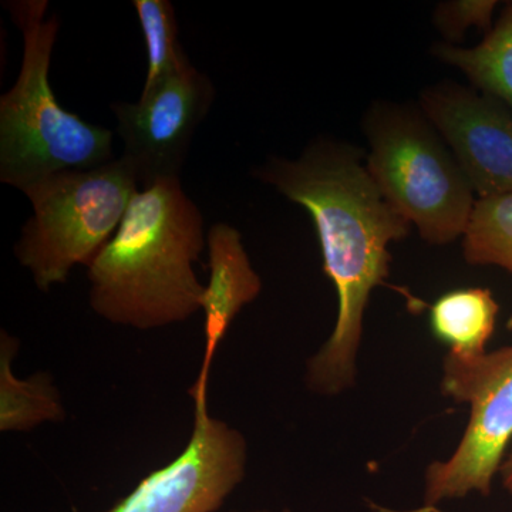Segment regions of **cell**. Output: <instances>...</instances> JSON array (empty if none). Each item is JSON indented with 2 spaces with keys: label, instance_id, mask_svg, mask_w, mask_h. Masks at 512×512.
Listing matches in <instances>:
<instances>
[{
  "label": "cell",
  "instance_id": "6da1fadb",
  "mask_svg": "<svg viewBox=\"0 0 512 512\" xmlns=\"http://www.w3.org/2000/svg\"><path fill=\"white\" fill-rule=\"evenodd\" d=\"M254 177L311 215L338 318L306 363L305 382L318 396H339L356 383L366 308L389 279L390 244L409 237L412 224L370 177L365 153L345 141L316 138L298 158L269 157Z\"/></svg>",
  "mask_w": 512,
  "mask_h": 512
},
{
  "label": "cell",
  "instance_id": "7a4b0ae2",
  "mask_svg": "<svg viewBox=\"0 0 512 512\" xmlns=\"http://www.w3.org/2000/svg\"><path fill=\"white\" fill-rule=\"evenodd\" d=\"M204 218L180 178L137 191L113 238L87 268L94 313L113 325L153 330L202 309L194 264L205 247Z\"/></svg>",
  "mask_w": 512,
  "mask_h": 512
},
{
  "label": "cell",
  "instance_id": "3957f363",
  "mask_svg": "<svg viewBox=\"0 0 512 512\" xmlns=\"http://www.w3.org/2000/svg\"><path fill=\"white\" fill-rule=\"evenodd\" d=\"M23 35V60L12 89L0 97V181L23 191L63 173L90 170L111 161L113 131L60 106L49 82L56 15L46 18V0L6 3Z\"/></svg>",
  "mask_w": 512,
  "mask_h": 512
},
{
  "label": "cell",
  "instance_id": "277c9868",
  "mask_svg": "<svg viewBox=\"0 0 512 512\" xmlns=\"http://www.w3.org/2000/svg\"><path fill=\"white\" fill-rule=\"evenodd\" d=\"M363 131L370 177L421 239L441 247L463 238L478 197L420 104L375 101Z\"/></svg>",
  "mask_w": 512,
  "mask_h": 512
},
{
  "label": "cell",
  "instance_id": "5b68a950",
  "mask_svg": "<svg viewBox=\"0 0 512 512\" xmlns=\"http://www.w3.org/2000/svg\"><path fill=\"white\" fill-rule=\"evenodd\" d=\"M140 191L123 158L90 170L63 171L23 190L33 215L15 245L19 264L42 292L62 285L77 265L89 268L119 229Z\"/></svg>",
  "mask_w": 512,
  "mask_h": 512
},
{
  "label": "cell",
  "instance_id": "8992f818",
  "mask_svg": "<svg viewBox=\"0 0 512 512\" xmlns=\"http://www.w3.org/2000/svg\"><path fill=\"white\" fill-rule=\"evenodd\" d=\"M440 387L448 399L468 404L470 416L454 453L427 467L423 505L413 512H433L444 501L473 493L491 494L512 440V346L474 359L447 353Z\"/></svg>",
  "mask_w": 512,
  "mask_h": 512
},
{
  "label": "cell",
  "instance_id": "52a82bcc",
  "mask_svg": "<svg viewBox=\"0 0 512 512\" xmlns=\"http://www.w3.org/2000/svg\"><path fill=\"white\" fill-rule=\"evenodd\" d=\"M244 434L194 404L190 441L167 466L148 473L131 493L101 512H217L247 476Z\"/></svg>",
  "mask_w": 512,
  "mask_h": 512
},
{
  "label": "cell",
  "instance_id": "ba28073f",
  "mask_svg": "<svg viewBox=\"0 0 512 512\" xmlns=\"http://www.w3.org/2000/svg\"><path fill=\"white\" fill-rule=\"evenodd\" d=\"M215 87L192 64L168 77L137 103H113L123 158L140 188L180 178L192 137L210 113Z\"/></svg>",
  "mask_w": 512,
  "mask_h": 512
},
{
  "label": "cell",
  "instance_id": "9c48e42d",
  "mask_svg": "<svg viewBox=\"0 0 512 512\" xmlns=\"http://www.w3.org/2000/svg\"><path fill=\"white\" fill-rule=\"evenodd\" d=\"M419 104L478 198L512 194V111L451 80L426 87Z\"/></svg>",
  "mask_w": 512,
  "mask_h": 512
},
{
  "label": "cell",
  "instance_id": "30bf717a",
  "mask_svg": "<svg viewBox=\"0 0 512 512\" xmlns=\"http://www.w3.org/2000/svg\"><path fill=\"white\" fill-rule=\"evenodd\" d=\"M210 281L202 296L204 356L190 396L194 404L208 403V382L215 352L239 312L258 298L262 279L242 244L241 232L225 222L212 225L207 235Z\"/></svg>",
  "mask_w": 512,
  "mask_h": 512
},
{
  "label": "cell",
  "instance_id": "8fae6325",
  "mask_svg": "<svg viewBox=\"0 0 512 512\" xmlns=\"http://www.w3.org/2000/svg\"><path fill=\"white\" fill-rule=\"evenodd\" d=\"M498 313L500 305L490 289H454L429 306L431 332L451 355L474 359L487 353Z\"/></svg>",
  "mask_w": 512,
  "mask_h": 512
},
{
  "label": "cell",
  "instance_id": "7c38bea8",
  "mask_svg": "<svg viewBox=\"0 0 512 512\" xmlns=\"http://www.w3.org/2000/svg\"><path fill=\"white\" fill-rule=\"evenodd\" d=\"M437 60L466 74L471 87L512 111V2L505 3L490 32L473 47L437 43Z\"/></svg>",
  "mask_w": 512,
  "mask_h": 512
},
{
  "label": "cell",
  "instance_id": "4fadbf2b",
  "mask_svg": "<svg viewBox=\"0 0 512 512\" xmlns=\"http://www.w3.org/2000/svg\"><path fill=\"white\" fill-rule=\"evenodd\" d=\"M19 352V340L2 330L0 335V431L22 433L43 423L66 419L62 396L49 373H35L19 379L12 360Z\"/></svg>",
  "mask_w": 512,
  "mask_h": 512
},
{
  "label": "cell",
  "instance_id": "5bb4252c",
  "mask_svg": "<svg viewBox=\"0 0 512 512\" xmlns=\"http://www.w3.org/2000/svg\"><path fill=\"white\" fill-rule=\"evenodd\" d=\"M467 264L498 266L512 274V194L477 198L463 235Z\"/></svg>",
  "mask_w": 512,
  "mask_h": 512
},
{
  "label": "cell",
  "instance_id": "9a60e30c",
  "mask_svg": "<svg viewBox=\"0 0 512 512\" xmlns=\"http://www.w3.org/2000/svg\"><path fill=\"white\" fill-rule=\"evenodd\" d=\"M133 6L146 40L147 77L141 92L146 94L191 63L178 42L177 16L170 0H133Z\"/></svg>",
  "mask_w": 512,
  "mask_h": 512
},
{
  "label": "cell",
  "instance_id": "2e32d148",
  "mask_svg": "<svg viewBox=\"0 0 512 512\" xmlns=\"http://www.w3.org/2000/svg\"><path fill=\"white\" fill-rule=\"evenodd\" d=\"M497 0H447L433 12V25L447 45L463 42L468 30L490 32L494 26Z\"/></svg>",
  "mask_w": 512,
  "mask_h": 512
},
{
  "label": "cell",
  "instance_id": "e0dca14e",
  "mask_svg": "<svg viewBox=\"0 0 512 512\" xmlns=\"http://www.w3.org/2000/svg\"><path fill=\"white\" fill-rule=\"evenodd\" d=\"M498 474H501V483H503L505 491L512 495V451L504 458L503 466Z\"/></svg>",
  "mask_w": 512,
  "mask_h": 512
},
{
  "label": "cell",
  "instance_id": "ac0fdd59",
  "mask_svg": "<svg viewBox=\"0 0 512 512\" xmlns=\"http://www.w3.org/2000/svg\"><path fill=\"white\" fill-rule=\"evenodd\" d=\"M234 512H274V511H268V510H252V511H234ZM278 512H293L291 510H282V511H278Z\"/></svg>",
  "mask_w": 512,
  "mask_h": 512
},
{
  "label": "cell",
  "instance_id": "d6986e66",
  "mask_svg": "<svg viewBox=\"0 0 512 512\" xmlns=\"http://www.w3.org/2000/svg\"><path fill=\"white\" fill-rule=\"evenodd\" d=\"M434 512H440V511H439V510H437V511H434Z\"/></svg>",
  "mask_w": 512,
  "mask_h": 512
}]
</instances>
